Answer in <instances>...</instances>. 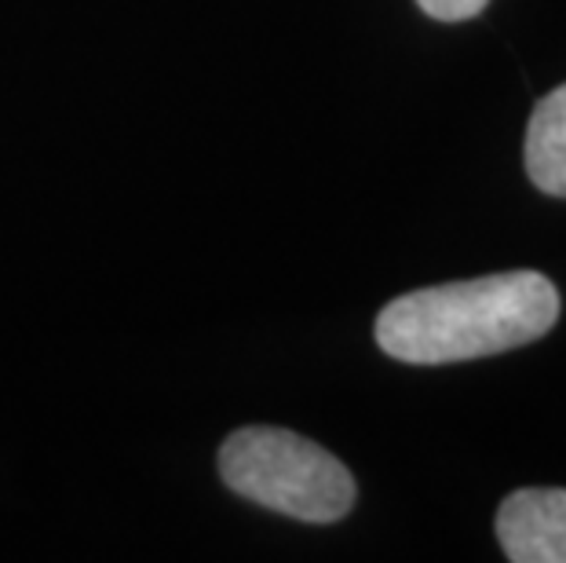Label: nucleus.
I'll return each instance as SVG.
<instances>
[{
  "label": "nucleus",
  "mask_w": 566,
  "mask_h": 563,
  "mask_svg": "<svg viewBox=\"0 0 566 563\" xmlns=\"http://www.w3.org/2000/svg\"><path fill=\"white\" fill-rule=\"evenodd\" d=\"M420 11L439 22H464V19H475L490 0H417Z\"/></svg>",
  "instance_id": "nucleus-5"
},
{
  "label": "nucleus",
  "mask_w": 566,
  "mask_h": 563,
  "mask_svg": "<svg viewBox=\"0 0 566 563\" xmlns=\"http://www.w3.org/2000/svg\"><path fill=\"white\" fill-rule=\"evenodd\" d=\"M559 319V290L537 271H504L406 293L377 315V344L399 363L446 366L541 341Z\"/></svg>",
  "instance_id": "nucleus-1"
},
{
  "label": "nucleus",
  "mask_w": 566,
  "mask_h": 563,
  "mask_svg": "<svg viewBox=\"0 0 566 563\" xmlns=\"http://www.w3.org/2000/svg\"><path fill=\"white\" fill-rule=\"evenodd\" d=\"M223 483L263 509L336 523L355 505V479L329 450L285 428H238L220 450Z\"/></svg>",
  "instance_id": "nucleus-2"
},
{
  "label": "nucleus",
  "mask_w": 566,
  "mask_h": 563,
  "mask_svg": "<svg viewBox=\"0 0 566 563\" xmlns=\"http://www.w3.org/2000/svg\"><path fill=\"white\" fill-rule=\"evenodd\" d=\"M526 173L541 195L566 198V85L548 92L530 114Z\"/></svg>",
  "instance_id": "nucleus-4"
},
{
  "label": "nucleus",
  "mask_w": 566,
  "mask_h": 563,
  "mask_svg": "<svg viewBox=\"0 0 566 563\" xmlns=\"http://www.w3.org/2000/svg\"><path fill=\"white\" fill-rule=\"evenodd\" d=\"M497 542L512 563H566V490L526 487L504 498Z\"/></svg>",
  "instance_id": "nucleus-3"
}]
</instances>
